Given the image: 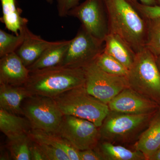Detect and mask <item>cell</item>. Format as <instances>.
Here are the masks:
<instances>
[{
	"label": "cell",
	"mask_w": 160,
	"mask_h": 160,
	"mask_svg": "<svg viewBox=\"0 0 160 160\" xmlns=\"http://www.w3.org/2000/svg\"><path fill=\"white\" fill-rule=\"evenodd\" d=\"M29 135L30 138L40 143L57 147L66 152L70 160H80L79 151L66 139L55 133L32 129Z\"/></svg>",
	"instance_id": "cell-20"
},
{
	"label": "cell",
	"mask_w": 160,
	"mask_h": 160,
	"mask_svg": "<svg viewBox=\"0 0 160 160\" xmlns=\"http://www.w3.org/2000/svg\"><path fill=\"white\" fill-rule=\"evenodd\" d=\"M30 75V71L16 52L1 58L0 84L23 86Z\"/></svg>",
	"instance_id": "cell-12"
},
{
	"label": "cell",
	"mask_w": 160,
	"mask_h": 160,
	"mask_svg": "<svg viewBox=\"0 0 160 160\" xmlns=\"http://www.w3.org/2000/svg\"><path fill=\"white\" fill-rule=\"evenodd\" d=\"M104 42L97 38L80 26L60 66L84 68L94 62L104 51Z\"/></svg>",
	"instance_id": "cell-8"
},
{
	"label": "cell",
	"mask_w": 160,
	"mask_h": 160,
	"mask_svg": "<svg viewBox=\"0 0 160 160\" xmlns=\"http://www.w3.org/2000/svg\"><path fill=\"white\" fill-rule=\"evenodd\" d=\"M57 134L79 151L94 149L100 140L99 127L88 120L64 115Z\"/></svg>",
	"instance_id": "cell-9"
},
{
	"label": "cell",
	"mask_w": 160,
	"mask_h": 160,
	"mask_svg": "<svg viewBox=\"0 0 160 160\" xmlns=\"http://www.w3.org/2000/svg\"><path fill=\"white\" fill-rule=\"evenodd\" d=\"M94 149L103 160H147L141 152L107 141L100 140Z\"/></svg>",
	"instance_id": "cell-18"
},
{
	"label": "cell",
	"mask_w": 160,
	"mask_h": 160,
	"mask_svg": "<svg viewBox=\"0 0 160 160\" xmlns=\"http://www.w3.org/2000/svg\"><path fill=\"white\" fill-rule=\"evenodd\" d=\"M38 143L42 149L47 160H70L66 152L62 149L47 144Z\"/></svg>",
	"instance_id": "cell-27"
},
{
	"label": "cell",
	"mask_w": 160,
	"mask_h": 160,
	"mask_svg": "<svg viewBox=\"0 0 160 160\" xmlns=\"http://www.w3.org/2000/svg\"><path fill=\"white\" fill-rule=\"evenodd\" d=\"M31 139L28 135L8 139L7 149L12 159L31 160L30 146Z\"/></svg>",
	"instance_id": "cell-22"
},
{
	"label": "cell",
	"mask_w": 160,
	"mask_h": 160,
	"mask_svg": "<svg viewBox=\"0 0 160 160\" xmlns=\"http://www.w3.org/2000/svg\"><path fill=\"white\" fill-rule=\"evenodd\" d=\"M126 78L129 88L160 106V72L156 57L148 49L137 53Z\"/></svg>",
	"instance_id": "cell-5"
},
{
	"label": "cell",
	"mask_w": 160,
	"mask_h": 160,
	"mask_svg": "<svg viewBox=\"0 0 160 160\" xmlns=\"http://www.w3.org/2000/svg\"><path fill=\"white\" fill-rule=\"evenodd\" d=\"M149 160H160V149Z\"/></svg>",
	"instance_id": "cell-32"
},
{
	"label": "cell",
	"mask_w": 160,
	"mask_h": 160,
	"mask_svg": "<svg viewBox=\"0 0 160 160\" xmlns=\"http://www.w3.org/2000/svg\"><path fill=\"white\" fill-rule=\"evenodd\" d=\"M68 16L79 20L81 26L104 41L109 33L108 17L103 0H85L69 10Z\"/></svg>",
	"instance_id": "cell-10"
},
{
	"label": "cell",
	"mask_w": 160,
	"mask_h": 160,
	"mask_svg": "<svg viewBox=\"0 0 160 160\" xmlns=\"http://www.w3.org/2000/svg\"><path fill=\"white\" fill-rule=\"evenodd\" d=\"M156 112L130 114L110 110L99 127L100 140L133 149Z\"/></svg>",
	"instance_id": "cell-3"
},
{
	"label": "cell",
	"mask_w": 160,
	"mask_h": 160,
	"mask_svg": "<svg viewBox=\"0 0 160 160\" xmlns=\"http://www.w3.org/2000/svg\"><path fill=\"white\" fill-rule=\"evenodd\" d=\"M108 105L110 111L130 114H151L160 108L157 103L129 87L123 89Z\"/></svg>",
	"instance_id": "cell-11"
},
{
	"label": "cell",
	"mask_w": 160,
	"mask_h": 160,
	"mask_svg": "<svg viewBox=\"0 0 160 160\" xmlns=\"http://www.w3.org/2000/svg\"><path fill=\"white\" fill-rule=\"evenodd\" d=\"M54 99L63 115L88 120L100 127L110 109L107 104L89 94L84 86L72 89Z\"/></svg>",
	"instance_id": "cell-4"
},
{
	"label": "cell",
	"mask_w": 160,
	"mask_h": 160,
	"mask_svg": "<svg viewBox=\"0 0 160 160\" xmlns=\"http://www.w3.org/2000/svg\"><path fill=\"white\" fill-rule=\"evenodd\" d=\"M158 5L160 6V0H158Z\"/></svg>",
	"instance_id": "cell-35"
},
{
	"label": "cell",
	"mask_w": 160,
	"mask_h": 160,
	"mask_svg": "<svg viewBox=\"0 0 160 160\" xmlns=\"http://www.w3.org/2000/svg\"><path fill=\"white\" fill-rule=\"evenodd\" d=\"M133 149L141 152L147 160L160 149V108L140 136Z\"/></svg>",
	"instance_id": "cell-14"
},
{
	"label": "cell",
	"mask_w": 160,
	"mask_h": 160,
	"mask_svg": "<svg viewBox=\"0 0 160 160\" xmlns=\"http://www.w3.org/2000/svg\"><path fill=\"white\" fill-rule=\"evenodd\" d=\"M103 52L114 58L128 69L131 68L137 55L125 41L112 33H108L105 38Z\"/></svg>",
	"instance_id": "cell-16"
},
{
	"label": "cell",
	"mask_w": 160,
	"mask_h": 160,
	"mask_svg": "<svg viewBox=\"0 0 160 160\" xmlns=\"http://www.w3.org/2000/svg\"><path fill=\"white\" fill-rule=\"evenodd\" d=\"M86 81L83 68L58 66L30 72L24 85L30 94L54 98L72 89L84 86Z\"/></svg>",
	"instance_id": "cell-2"
},
{
	"label": "cell",
	"mask_w": 160,
	"mask_h": 160,
	"mask_svg": "<svg viewBox=\"0 0 160 160\" xmlns=\"http://www.w3.org/2000/svg\"><path fill=\"white\" fill-rule=\"evenodd\" d=\"M31 95L24 86L0 84V108L10 113L23 116L22 104Z\"/></svg>",
	"instance_id": "cell-15"
},
{
	"label": "cell",
	"mask_w": 160,
	"mask_h": 160,
	"mask_svg": "<svg viewBox=\"0 0 160 160\" xmlns=\"http://www.w3.org/2000/svg\"><path fill=\"white\" fill-rule=\"evenodd\" d=\"M18 35L8 33L2 29L0 30V58L6 55L15 52L22 45L25 38V26Z\"/></svg>",
	"instance_id": "cell-23"
},
{
	"label": "cell",
	"mask_w": 160,
	"mask_h": 160,
	"mask_svg": "<svg viewBox=\"0 0 160 160\" xmlns=\"http://www.w3.org/2000/svg\"><path fill=\"white\" fill-rule=\"evenodd\" d=\"M95 62L103 71L112 75L126 77L129 72L126 66L104 52L98 57Z\"/></svg>",
	"instance_id": "cell-24"
},
{
	"label": "cell",
	"mask_w": 160,
	"mask_h": 160,
	"mask_svg": "<svg viewBox=\"0 0 160 160\" xmlns=\"http://www.w3.org/2000/svg\"><path fill=\"white\" fill-rule=\"evenodd\" d=\"M25 38L22 45L16 52L24 65L29 67L40 58L46 49L53 46L57 41L50 42L34 34L25 26Z\"/></svg>",
	"instance_id": "cell-13"
},
{
	"label": "cell",
	"mask_w": 160,
	"mask_h": 160,
	"mask_svg": "<svg viewBox=\"0 0 160 160\" xmlns=\"http://www.w3.org/2000/svg\"><path fill=\"white\" fill-rule=\"evenodd\" d=\"M140 1V2L147 6H153L158 5V0H130Z\"/></svg>",
	"instance_id": "cell-31"
},
{
	"label": "cell",
	"mask_w": 160,
	"mask_h": 160,
	"mask_svg": "<svg viewBox=\"0 0 160 160\" xmlns=\"http://www.w3.org/2000/svg\"><path fill=\"white\" fill-rule=\"evenodd\" d=\"M81 0H57L58 15L61 18L68 16L69 10L80 4Z\"/></svg>",
	"instance_id": "cell-28"
},
{
	"label": "cell",
	"mask_w": 160,
	"mask_h": 160,
	"mask_svg": "<svg viewBox=\"0 0 160 160\" xmlns=\"http://www.w3.org/2000/svg\"><path fill=\"white\" fill-rule=\"evenodd\" d=\"M32 129L31 124L25 117L0 108V130L8 139L29 134Z\"/></svg>",
	"instance_id": "cell-17"
},
{
	"label": "cell",
	"mask_w": 160,
	"mask_h": 160,
	"mask_svg": "<svg viewBox=\"0 0 160 160\" xmlns=\"http://www.w3.org/2000/svg\"><path fill=\"white\" fill-rule=\"evenodd\" d=\"M146 20L148 29L146 48L156 57L160 55V18Z\"/></svg>",
	"instance_id": "cell-25"
},
{
	"label": "cell",
	"mask_w": 160,
	"mask_h": 160,
	"mask_svg": "<svg viewBox=\"0 0 160 160\" xmlns=\"http://www.w3.org/2000/svg\"><path fill=\"white\" fill-rule=\"evenodd\" d=\"M80 160H103L102 156L94 149L79 151Z\"/></svg>",
	"instance_id": "cell-30"
},
{
	"label": "cell",
	"mask_w": 160,
	"mask_h": 160,
	"mask_svg": "<svg viewBox=\"0 0 160 160\" xmlns=\"http://www.w3.org/2000/svg\"><path fill=\"white\" fill-rule=\"evenodd\" d=\"M109 33L116 34L136 53L146 48L148 23L128 0H103Z\"/></svg>",
	"instance_id": "cell-1"
},
{
	"label": "cell",
	"mask_w": 160,
	"mask_h": 160,
	"mask_svg": "<svg viewBox=\"0 0 160 160\" xmlns=\"http://www.w3.org/2000/svg\"><path fill=\"white\" fill-rule=\"evenodd\" d=\"M156 62L157 65L160 72V55L159 56L156 57Z\"/></svg>",
	"instance_id": "cell-33"
},
{
	"label": "cell",
	"mask_w": 160,
	"mask_h": 160,
	"mask_svg": "<svg viewBox=\"0 0 160 160\" xmlns=\"http://www.w3.org/2000/svg\"><path fill=\"white\" fill-rule=\"evenodd\" d=\"M83 68L86 77L84 86L86 91L107 105L123 89L129 87L126 77L106 73L95 61Z\"/></svg>",
	"instance_id": "cell-7"
},
{
	"label": "cell",
	"mask_w": 160,
	"mask_h": 160,
	"mask_svg": "<svg viewBox=\"0 0 160 160\" xmlns=\"http://www.w3.org/2000/svg\"><path fill=\"white\" fill-rule=\"evenodd\" d=\"M23 116L29 121L32 129L56 133L63 117L54 99L32 95L22 105Z\"/></svg>",
	"instance_id": "cell-6"
},
{
	"label": "cell",
	"mask_w": 160,
	"mask_h": 160,
	"mask_svg": "<svg viewBox=\"0 0 160 160\" xmlns=\"http://www.w3.org/2000/svg\"><path fill=\"white\" fill-rule=\"evenodd\" d=\"M70 40L58 41L42 54L31 66L28 67L30 72L60 66L62 62L69 47Z\"/></svg>",
	"instance_id": "cell-19"
},
{
	"label": "cell",
	"mask_w": 160,
	"mask_h": 160,
	"mask_svg": "<svg viewBox=\"0 0 160 160\" xmlns=\"http://www.w3.org/2000/svg\"><path fill=\"white\" fill-rule=\"evenodd\" d=\"M2 15L1 22L9 31L19 34L24 25L28 24L27 18L22 17V10L18 6L17 0H0Z\"/></svg>",
	"instance_id": "cell-21"
},
{
	"label": "cell",
	"mask_w": 160,
	"mask_h": 160,
	"mask_svg": "<svg viewBox=\"0 0 160 160\" xmlns=\"http://www.w3.org/2000/svg\"><path fill=\"white\" fill-rule=\"evenodd\" d=\"M133 6L138 12L146 20L160 18V6H150L144 5L138 1L134 2Z\"/></svg>",
	"instance_id": "cell-26"
},
{
	"label": "cell",
	"mask_w": 160,
	"mask_h": 160,
	"mask_svg": "<svg viewBox=\"0 0 160 160\" xmlns=\"http://www.w3.org/2000/svg\"><path fill=\"white\" fill-rule=\"evenodd\" d=\"M47 3H49V4H52L53 3V0H45Z\"/></svg>",
	"instance_id": "cell-34"
},
{
	"label": "cell",
	"mask_w": 160,
	"mask_h": 160,
	"mask_svg": "<svg viewBox=\"0 0 160 160\" xmlns=\"http://www.w3.org/2000/svg\"><path fill=\"white\" fill-rule=\"evenodd\" d=\"M30 151L31 160H47L39 144L32 139Z\"/></svg>",
	"instance_id": "cell-29"
}]
</instances>
